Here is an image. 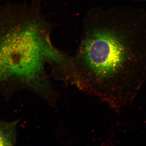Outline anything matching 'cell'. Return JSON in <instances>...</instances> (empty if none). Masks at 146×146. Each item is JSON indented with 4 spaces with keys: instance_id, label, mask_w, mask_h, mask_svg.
Segmentation results:
<instances>
[{
    "instance_id": "cell-1",
    "label": "cell",
    "mask_w": 146,
    "mask_h": 146,
    "mask_svg": "<svg viewBox=\"0 0 146 146\" xmlns=\"http://www.w3.org/2000/svg\"><path fill=\"white\" fill-rule=\"evenodd\" d=\"M72 70L93 94H128L146 80V10L133 6L89 11Z\"/></svg>"
},
{
    "instance_id": "cell-2",
    "label": "cell",
    "mask_w": 146,
    "mask_h": 146,
    "mask_svg": "<svg viewBox=\"0 0 146 146\" xmlns=\"http://www.w3.org/2000/svg\"><path fill=\"white\" fill-rule=\"evenodd\" d=\"M51 29L35 6L0 9V65L10 76L39 87L46 82L45 63L63 57L51 40Z\"/></svg>"
},
{
    "instance_id": "cell-3",
    "label": "cell",
    "mask_w": 146,
    "mask_h": 146,
    "mask_svg": "<svg viewBox=\"0 0 146 146\" xmlns=\"http://www.w3.org/2000/svg\"><path fill=\"white\" fill-rule=\"evenodd\" d=\"M13 145V139L10 132L0 127V146H11Z\"/></svg>"
},
{
    "instance_id": "cell-4",
    "label": "cell",
    "mask_w": 146,
    "mask_h": 146,
    "mask_svg": "<svg viewBox=\"0 0 146 146\" xmlns=\"http://www.w3.org/2000/svg\"><path fill=\"white\" fill-rule=\"evenodd\" d=\"M10 77L8 73L0 65V82Z\"/></svg>"
},
{
    "instance_id": "cell-5",
    "label": "cell",
    "mask_w": 146,
    "mask_h": 146,
    "mask_svg": "<svg viewBox=\"0 0 146 146\" xmlns=\"http://www.w3.org/2000/svg\"><path fill=\"white\" fill-rule=\"evenodd\" d=\"M138 1H145L146 2V0H138Z\"/></svg>"
},
{
    "instance_id": "cell-6",
    "label": "cell",
    "mask_w": 146,
    "mask_h": 146,
    "mask_svg": "<svg viewBox=\"0 0 146 146\" xmlns=\"http://www.w3.org/2000/svg\"><path fill=\"white\" fill-rule=\"evenodd\" d=\"M37 1H39V0H37Z\"/></svg>"
}]
</instances>
